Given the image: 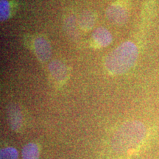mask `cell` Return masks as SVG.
<instances>
[{
    "mask_svg": "<svg viewBox=\"0 0 159 159\" xmlns=\"http://www.w3.org/2000/svg\"><path fill=\"white\" fill-rule=\"evenodd\" d=\"M146 135V128L139 121L125 123L116 131L111 142L114 151L118 154L125 153L141 144Z\"/></svg>",
    "mask_w": 159,
    "mask_h": 159,
    "instance_id": "cell-1",
    "label": "cell"
},
{
    "mask_svg": "<svg viewBox=\"0 0 159 159\" xmlns=\"http://www.w3.org/2000/svg\"><path fill=\"white\" fill-rule=\"evenodd\" d=\"M138 55V49L134 43L125 42L108 55L105 67L111 74L122 75L132 68Z\"/></svg>",
    "mask_w": 159,
    "mask_h": 159,
    "instance_id": "cell-2",
    "label": "cell"
},
{
    "mask_svg": "<svg viewBox=\"0 0 159 159\" xmlns=\"http://www.w3.org/2000/svg\"><path fill=\"white\" fill-rule=\"evenodd\" d=\"M106 16L112 24L121 26L128 21V11L124 6L116 4L108 7L106 11Z\"/></svg>",
    "mask_w": 159,
    "mask_h": 159,
    "instance_id": "cell-3",
    "label": "cell"
},
{
    "mask_svg": "<svg viewBox=\"0 0 159 159\" xmlns=\"http://www.w3.org/2000/svg\"><path fill=\"white\" fill-rule=\"evenodd\" d=\"M34 50L40 61L46 62L51 56V47L48 41L43 38H37L34 41Z\"/></svg>",
    "mask_w": 159,
    "mask_h": 159,
    "instance_id": "cell-4",
    "label": "cell"
},
{
    "mask_svg": "<svg viewBox=\"0 0 159 159\" xmlns=\"http://www.w3.org/2000/svg\"><path fill=\"white\" fill-rule=\"evenodd\" d=\"M7 116H8L9 125L12 130L16 132L21 130L23 123L22 114L16 105H13L9 107L7 110Z\"/></svg>",
    "mask_w": 159,
    "mask_h": 159,
    "instance_id": "cell-5",
    "label": "cell"
},
{
    "mask_svg": "<svg viewBox=\"0 0 159 159\" xmlns=\"http://www.w3.org/2000/svg\"><path fill=\"white\" fill-rule=\"evenodd\" d=\"M49 70L53 78L57 82H63L68 77V69L60 61H52L49 66Z\"/></svg>",
    "mask_w": 159,
    "mask_h": 159,
    "instance_id": "cell-6",
    "label": "cell"
},
{
    "mask_svg": "<svg viewBox=\"0 0 159 159\" xmlns=\"http://www.w3.org/2000/svg\"><path fill=\"white\" fill-rule=\"evenodd\" d=\"M92 39L95 43L100 47H107L112 41L111 33L104 27H99L94 32Z\"/></svg>",
    "mask_w": 159,
    "mask_h": 159,
    "instance_id": "cell-7",
    "label": "cell"
},
{
    "mask_svg": "<svg viewBox=\"0 0 159 159\" xmlns=\"http://www.w3.org/2000/svg\"><path fill=\"white\" fill-rule=\"evenodd\" d=\"M39 149L35 143H28L22 149V159H39Z\"/></svg>",
    "mask_w": 159,
    "mask_h": 159,
    "instance_id": "cell-8",
    "label": "cell"
},
{
    "mask_svg": "<svg viewBox=\"0 0 159 159\" xmlns=\"http://www.w3.org/2000/svg\"><path fill=\"white\" fill-rule=\"evenodd\" d=\"M95 23V17L92 13L89 11L84 12L80 16L79 25L80 28L85 31H89L92 28Z\"/></svg>",
    "mask_w": 159,
    "mask_h": 159,
    "instance_id": "cell-9",
    "label": "cell"
},
{
    "mask_svg": "<svg viewBox=\"0 0 159 159\" xmlns=\"http://www.w3.org/2000/svg\"><path fill=\"white\" fill-rule=\"evenodd\" d=\"M0 159H18L16 149L13 147L2 148L0 152Z\"/></svg>",
    "mask_w": 159,
    "mask_h": 159,
    "instance_id": "cell-10",
    "label": "cell"
},
{
    "mask_svg": "<svg viewBox=\"0 0 159 159\" xmlns=\"http://www.w3.org/2000/svg\"><path fill=\"white\" fill-rule=\"evenodd\" d=\"M0 9H1L0 15H1L2 21H5V20L8 19L10 16V6L7 0H1Z\"/></svg>",
    "mask_w": 159,
    "mask_h": 159,
    "instance_id": "cell-11",
    "label": "cell"
}]
</instances>
